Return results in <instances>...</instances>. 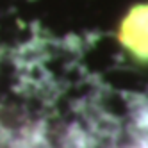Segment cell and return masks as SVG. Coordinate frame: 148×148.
I'll return each mask as SVG.
<instances>
[{"mask_svg":"<svg viewBox=\"0 0 148 148\" xmlns=\"http://www.w3.org/2000/svg\"><path fill=\"white\" fill-rule=\"evenodd\" d=\"M116 38L127 57L141 66H148V2L136 4L123 14Z\"/></svg>","mask_w":148,"mask_h":148,"instance_id":"obj_1","label":"cell"},{"mask_svg":"<svg viewBox=\"0 0 148 148\" xmlns=\"http://www.w3.org/2000/svg\"><path fill=\"white\" fill-rule=\"evenodd\" d=\"M130 148H148V139L145 137V139H141L139 143H136L134 146H130Z\"/></svg>","mask_w":148,"mask_h":148,"instance_id":"obj_2","label":"cell"}]
</instances>
